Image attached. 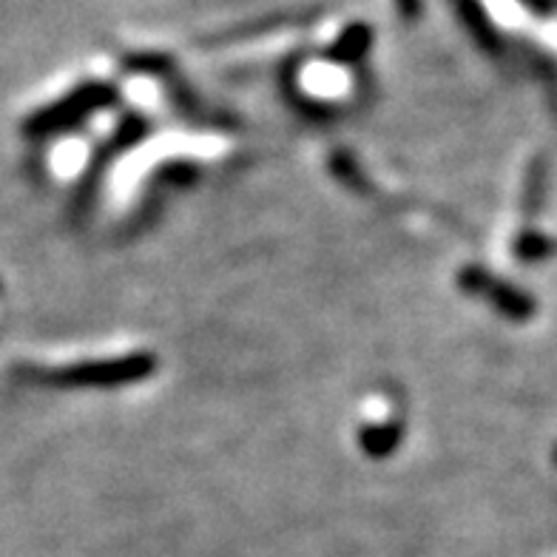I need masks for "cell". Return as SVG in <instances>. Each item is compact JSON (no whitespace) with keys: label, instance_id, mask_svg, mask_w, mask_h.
Wrapping results in <instances>:
<instances>
[{"label":"cell","instance_id":"obj_5","mask_svg":"<svg viewBox=\"0 0 557 557\" xmlns=\"http://www.w3.org/2000/svg\"><path fill=\"white\" fill-rule=\"evenodd\" d=\"M398 9H401V15L416 17L418 15V0H396Z\"/></svg>","mask_w":557,"mask_h":557},{"label":"cell","instance_id":"obj_4","mask_svg":"<svg viewBox=\"0 0 557 557\" xmlns=\"http://www.w3.org/2000/svg\"><path fill=\"white\" fill-rule=\"evenodd\" d=\"M398 438H401V433H398L396 426H373V430H367L361 435V444H364L370 455H389L398 444Z\"/></svg>","mask_w":557,"mask_h":557},{"label":"cell","instance_id":"obj_2","mask_svg":"<svg viewBox=\"0 0 557 557\" xmlns=\"http://www.w3.org/2000/svg\"><path fill=\"white\" fill-rule=\"evenodd\" d=\"M109 103H114V91L109 86H100V83H88V86L74 88L72 95L60 97L58 103L35 111L23 123V132L35 139L54 137V134H63L74 125H81L88 114H95L97 109H103Z\"/></svg>","mask_w":557,"mask_h":557},{"label":"cell","instance_id":"obj_1","mask_svg":"<svg viewBox=\"0 0 557 557\" xmlns=\"http://www.w3.org/2000/svg\"><path fill=\"white\" fill-rule=\"evenodd\" d=\"M154 373V359L148 352L123 356V359L86 361V364L54 367V370H23V379L46 387L86 389V387H123Z\"/></svg>","mask_w":557,"mask_h":557},{"label":"cell","instance_id":"obj_3","mask_svg":"<svg viewBox=\"0 0 557 557\" xmlns=\"http://www.w3.org/2000/svg\"><path fill=\"white\" fill-rule=\"evenodd\" d=\"M461 282L470 287V290H475V294L490 296V299L495 301L500 310H506V313H512V315L521 313L523 315L529 310V305L521 299V294H515V290H509L506 285H500V282L490 278L484 271H481V268H475V271L470 268V271L463 273Z\"/></svg>","mask_w":557,"mask_h":557}]
</instances>
